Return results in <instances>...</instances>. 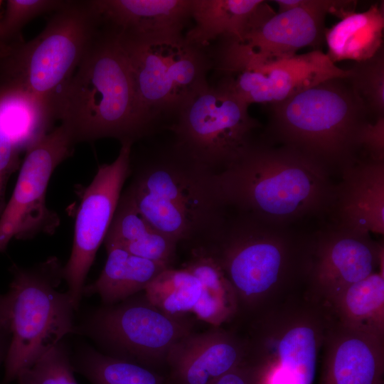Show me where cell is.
Returning <instances> with one entry per match:
<instances>
[{"label": "cell", "instance_id": "obj_1", "mask_svg": "<svg viewBox=\"0 0 384 384\" xmlns=\"http://www.w3.org/2000/svg\"><path fill=\"white\" fill-rule=\"evenodd\" d=\"M311 233L237 212L192 252L210 257L234 288L237 318H248L304 294Z\"/></svg>", "mask_w": 384, "mask_h": 384}, {"label": "cell", "instance_id": "obj_2", "mask_svg": "<svg viewBox=\"0 0 384 384\" xmlns=\"http://www.w3.org/2000/svg\"><path fill=\"white\" fill-rule=\"evenodd\" d=\"M332 177L311 156L262 138L216 173L215 181L227 209L296 225L304 220L329 215L336 186Z\"/></svg>", "mask_w": 384, "mask_h": 384}, {"label": "cell", "instance_id": "obj_3", "mask_svg": "<svg viewBox=\"0 0 384 384\" xmlns=\"http://www.w3.org/2000/svg\"><path fill=\"white\" fill-rule=\"evenodd\" d=\"M53 114L75 144L103 138L134 144L154 131L141 110L119 38L102 24Z\"/></svg>", "mask_w": 384, "mask_h": 384}, {"label": "cell", "instance_id": "obj_4", "mask_svg": "<svg viewBox=\"0 0 384 384\" xmlns=\"http://www.w3.org/2000/svg\"><path fill=\"white\" fill-rule=\"evenodd\" d=\"M215 174L172 143L137 169L124 192L156 228L178 243L194 246L213 233L227 214Z\"/></svg>", "mask_w": 384, "mask_h": 384}, {"label": "cell", "instance_id": "obj_5", "mask_svg": "<svg viewBox=\"0 0 384 384\" xmlns=\"http://www.w3.org/2000/svg\"><path fill=\"white\" fill-rule=\"evenodd\" d=\"M368 117L348 78H332L271 103L263 138L295 149L340 176L359 159L358 134Z\"/></svg>", "mask_w": 384, "mask_h": 384}, {"label": "cell", "instance_id": "obj_6", "mask_svg": "<svg viewBox=\"0 0 384 384\" xmlns=\"http://www.w3.org/2000/svg\"><path fill=\"white\" fill-rule=\"evenodd\" d=\"M247 319L242 365L255 384H314L335 320L329 307L301 294Z\"/></svg>", "mask_w": 384, "mask_h": 384}, {"label": "cell", "instance_id": "obj_7", "mask_svg": "<svg viewBox=\"0 0 384 384\" xmlns=\"http://www.w3.org/2000/svg\"><path fill=\"white\" fill-rule=\"evenodd\" d=\"M100 26L91 1H68L33 39L0 59V87L21 90L39 100L55 120L56 98L74 75Z\"/></svg>", "mask_w": 384, "mask_h": 384}, {"label": "cell", "instance_id": "obj_8", "mask_svg": "<svg viewBox=\"0 0 384 384\" xmlns=\"http://www.w3.org/2000/svg\"><path fill=\"white\" fill-rule=\"evenodd\" d=\"M6 293L11 338L1 384H11L18 374L75 331L73 307L66 292L58 287L63 266L55 257L31 267L15 264Z\"/></svg>", "mask_w": 384, "mask_h": 384}, {"label": "cell", "instance_id": "obj_9", "mask_svg": "<svg viewBox=\"0 0 384 384\" xmlns=\"http://www.w3.org/2000/svg\"><path fill=\"white\" fill-rule=\"evenodd\" d=\"M116 34L129 62L141 110L154 130L160 122L173 120L190 97L209 85L212 60L208 48L189 43L183 34Z\"/></svg>", "mask_w": 384, "mask_h": 384}, {"label": "cell", "instance_id": "obj_10", "mask_svg": "<svg viewBox=\"0 0 384 384\" xmlns=\"http://www.w3.org/2000/svg\"><path fill=\"white\" fill-rule=\"evenodd\" d=\"M247 103L230 92L208 85L190 97L169 129L173 144L189 158L218 173L256 140L262 126Z\"/></svg>", "mask_w": 384, "mask_h": 384}, {"label": "cell", "instance_id": "obj_11", "mask_svg": "<svg viewBox=\"0 0 384 384\" xmlns=\"http://www.w3.org/2000/svg\"><path fill=\"white\" fill-rule=\"evenodd\" d=\"M137 294L97 309L80 330L104 353L157 371L166 366L171 348L193 332L192 325L185 318L160 311L144 294Z\"/></svg>", "mask_w": 384, "mask_h": 384}, {"label": "cell", "instance_id": "obj_12", "mask_svg": "<svg viewBox=\"0 0 384 384\" xmlns=\"http://www.w3.org/2000/svg\"><path fill=\"white\" fill-rule=\"evenodd\" d=\"M213 87L230 92L252 103H274L287 99L320 82L348 78V69L338 67L320 50L302 55L255 63L210 53Z\"/></svg>", "mask_w": 384, "mask_h": 384}, {"label": "cell", "instance_id": "obj_13", "mask_svg": "<svg viewBox=\"0 0 384 384\" xmlns=\"http://www.w3.org/2000/svg\"><path fill=\"white\" fill-rule=\"evenodd\" d=\"M75 143L60 124L26 152L12 195L0 218V252L11 240L52 235L60 224L46 202L48 183L55 169L71 156Z\"/></svg>", "mask_w": 384, "mask_h": 384}, {"label": "cell", "instance_id": "obj_14", "mask_svg": "<svg viewBox=\"0 0 384 384\" xmlns=\"http://www.w3.org/2000/svg\"><path fill=\"white\" fill-rule=\"evenodd\" d=\"M356 1L302 0L298 8L252 25L239 41L218 39L214 53L220 56L255 63L285 58L306 47H319L325 41V18L328 14L341 18L354 11Z\"/></svg>", "mask_w": 384, "mask_h": 384}, {"label": "cell", "instance_id": "obj_15", "mask_svg": "<svg viewBox=\"0 0 384 384\" xmlns=\"http://www.w3.org/2000/svg\"><path fill=\"white\" fill-rule=\"evenodd\" d=\"M134 144H121L118 156L110 164L98 167L85 188L78 208L74 239L68 262L63 266V279L75 310L79 306L87 274L97 250L108 232L123 186L131 173Z\"/></svg>", "mask_w": 384, "mask_h": 384}, {"label": "cell", "instance_id": "obj_16", "mask_svg": "<svg viewBox=\"0 0 384 384\" xmlns=\"http://www.w3.org/2000/svg\"><path fill=\"white\" fill-rule=\"evenodd\" d=\"M378 271L384 272L383 239L330 221L311 233L304 294L330 309L345 289Z\"/></svg>", "mask_w": 384, "mask_h": 384}, {"label": "cell", "instance_id": "obj_17", "mask_svg": "<svg viewBox=\"0 0 384 384\" xmlns=\"http://www.w3.org/2000/svg\"><path fill=\"white\" fill-rule=\"evenodd\" d=\"M245 356L243 337L219 327L193 331L169 351L166 366L172 384H210L240 366Z\"/></svg>", "mask_w": 384, "mask_h": 384}, {"label": "cell", "instance_id": "obj_18", "mask_svg": "<svg viewBox=\"0 0 384 384\" xmlns=\"http://www.w3.org/2000/svg\"><path fill=\"white\" fill-rule=\"evenodd\" d=\"M336 183L330 221L363 233L384 234V161L358 159Z\"/></svg>", "mask_w": 384, "mask_h": 384}, {"label": "cell", "instance_id": "obj_19", "mask_svg": "<svg viewBox=\"0 0 384 384\" xmlns=\"http://www.w3.org/2000/svg\"><path fill=\"white\" fill-rule=\"evenodd\" d=\"M320 384H383L384 338L334 320L321 350Z\"/></svg>", "mask_w": 384, "mask_h": 384}, {"label": "cell", "instance_id": "obj_20", "mask_svg": "<svg viewBox=\"0 0 384 384\" xmlns=\"http://www.w3.org/2000/svg\"><path fill=\"white\" fill-rule=\"evenodd\" d=\"M102 25L132 36L182 34L191 0H91Z\"/></svg>", "mask_w": 384, "mask_h": 384}, {"label": "cell", "instance_id": "obj_21", "mask_svg": "<svg viewBox=\"0 0 384 384\" xmlns=\"http://www.w3.org/2000/svg\"><path fill=\"white\" fill-rule=\"evenodd\" d=\"M132 255L173 267L178 242L152 225L124 191L104 240Z\"/></svg>", "mask_w": 384, "mask_h": 384}, {"label": "cell", "instance_id": "obj_22", "mask_svg": "<svg viewBox=\"0 0 384 384\" xmlns=\"http://www.w3.org/2000/svg\"><path fill=\"white\" fill-rule=\"evenodd\" d=\"M105 247L107 259L100 275L82 291V296L97 294L104 305L117 304L144 291L161 272L171 267L118 246Z\"/></svg>", "mask_w": 384, "mask_h": 384}, {"label": "cell", "instance_id": "obj_23", "mask_svg": "<svg viewBox=\"0 0 384 384\" xmlns=\"http://www.w3.org/2000/svg\"><path fill=\"white\" fill-rule=\"evenodd\" d=\"M263 0H191L193 26L184 36L189 43L208 48L223 38L240 41Z\"/></svg>", "mask_w": 384, "mask_h": 384}, {"label": "cell", "instance_id": "obj_24", "mask_svg": "<svg viewBox=\"0 0 384 384\" xmlns=\"http://www.w3.org/2000/svg\"><path fill=\"white\" fill-rule=\"evenodd\" d=\"M384 4L375 3L363 12H348L337 23L326 28V55L334 63L351 60L361 62L383 48Z\"/></svg>", "mask_w": 384, "mask_h": 384}, {"label": "cell", "instance_id": "obj_25", "mask_svg": "<svg viewBox=\"0 0 384 384\" xmlns=\"http://www.w3.org/2000/svg\"><path fill=\"white\" fill-rule=\"evenodd\" d=\"M330 309L341 325L384 338V272H374L348 287Z\"/></svg>", "mask_w": 384, "mask_h": 384}, {"label": "cell", "instance_id": "obj_26", "mask_svg": "<svg viewBox=\"0 0 384 384\" xmlns=\"http://www.w3.org/2000/svg\"><path fill=\"white\" fill-rule=\"evenodd\" d=\"M183 268L196 277L201 286L200 297L192 313L213 327H219L237 318V294L220 267L209 257L192 252Z\"/></svg>", "mask_w": 384, "mask_h": 384}, {"label": "cell", "instance_id": "obj_27", "mask_svg": "<svg viewBox=\"0 0 384 384\" xmlns=\"http://www.w3.org/2000/svg\"><path fill=\"white\" fill-rule=\"evenodd\" d=\"M75 372L91 384H166L158 371L82 346L72 358Z\"/></svg>", "mask_w": 384, "mask_h": 384}, {"label": "cell", "instance_id": "obj_28", "mask_svg": "<svg viewBox=\"0 0 384 384\" xmlns=\"http://www.w3.org/2000/svg\"><path fill=\"white\" fill-rule=\"evenodd\" d=\"M151 304L164 313L184 318L196 304L201 292L198 279L181 267L161 272L144 290Z\"/></svg>", "mask_w": 384, "mask_h": 384}, {"label": "cell", "instance_id": "obj_29", "mask_svg": "<svg viewBox=\"0 0 384 384\" xmlns=\"http://www.w3.org/2000/svg\"><path fill=\"white\" fill-rule=\"evenodd\" d=\"M348 77L355 92L374 121L384 117V50L373 58L356 62Z\"/></svg>", "mask_w": 384, "mask_h": 384}, {"label": "cell", "instance_id": "obj_30", "mask_svg": "<svg viewBox=\"0 0 384 384\" xmlns=\"http://www.w3.org/2000/svg\"><path fill=\"white\" fill-rule=\"evenodd\" d=\"M74 373L68 350L60 341L31 367L21 370L16 380L18 384H78Z\"/></svg>", "mask_w": 384, "mask_h": 384}, {"label": "cell", "instance_id": "obj_31", "mask_svg": "<svg viewBox=\"0 0 384 384\" xmlns=\"http://www.w3.org/2000/svg\"><path fill=\"white\" fill-rule=\"evenodd\" d=\"M65 0H9L4 17L1 19V36L11 50L23 43L21 30L33 18L47 13H53L63 7Z\"/></svg>", "mask_w": 384, "mask_h": 384}, {"label": "cell", "instance_id": "obj_32", "mask_svg": "<svg viewBox=\"0 0 384 384\" xmlns=\"http://www.w3.org/2000/svg\"><path fill=\"white\" fill-rule=\"evenodd\" d=\"M359 149L366 151V158L384 161V117L365 122L358 134Z\"/></svg>", "mask_w": 384, "mask_h": 384}, {"label": "cell", "instance_id": "obj_33", "mask_svg": "<svg viewBox=\"0 0 384 384\" xmlns=\"http://www.w3.org/2000/svg\"><path fill=\"white\" fill-rule=\"evenodd\" d=\"M21 154L9 137L0 129V218L6 204V184L11 174L19 165Z\"/></svg>", "mask_w": 384, "mask_h": 384}, {"label": "cell", "instance_id": "obj_34", "mask_svg": "<svg viewBox=\"0 0 384 384\" xmlns=\"http://www.w3.org/2000/svg\"><path fill=\"white\" fill-rule=\"evenodd\" d=\"M210 384H255L249 372L242 364L227 372Z\"/></svg>", "mask_w": 384, "mask_h": 384}, {"label": "cell", "instance_id": "obj_35", "mask_svg": "<svg viewBox=\"0 0 384 384\" xmlns=\"http://www.w3.org/2000/svg\"><path fill=\"white\" fill-rule=\"evenodd\" d=\"M10 332L9 329V300L7 294H0V333Z\"/></svg>", "mask_w": 384, "mask_h": 384}, {"label": "cell", "instance_id": "obj_36", "mask_svg": "<svg viewBox=\"0 0 384 384\" xmlns=\"http://www.w3.org/2000/svg\"><path fill=\"white\" fill-rule=\"evenodd\" d=\"M10 338V332L0 333V367L1 364L4 363L9 346ZM0 384H1V383H0Z\"/></svg>", "mask_w": 384, "mask_h": 384}, {"label": "cell", "instance_id": "obj_37", "mask_svg": "<svg viewBox=\"0 0 384 384\" xmlns=\"http://www.w3.org/2000/svg\"><path fill=\"white\" fill-rule=\"evenodd\" d=\"M2 4V1L0 0V8ZM1 16H0V26H1ZM10 52L9 48L4 44L1 36V28H0V59L4 58Z\"/></svg>", "mask_w": 384, "mask_h": 384}]
</instances>
